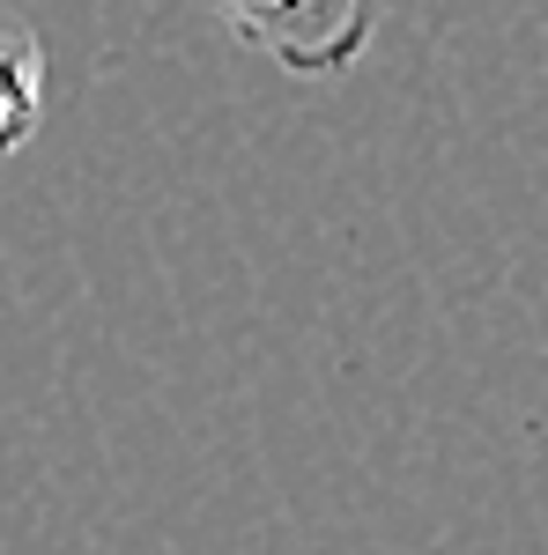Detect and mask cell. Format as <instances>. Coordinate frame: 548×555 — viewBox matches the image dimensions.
<instances>
[{
    "label": "cell",
    "instance_id": "7a4b0ae2",
    "mask_svg": "<svg viewBox=\"0 0 548 555\" xmlns=\"http://www.w3.org/2000/svg\"><path fill=\"white\" fill-rule=\"evenodd\" d=\"M44 127V44L0 23V164L23 156Z\"/></svg>",
    "mask_w": 548,
    "mask_h": 555
},
{
    "label": "cell",
    "instance_id": "6da1fadb",
    "mask_svg": "<svg viewBox=\"0 0 548 555\" xmlns=\"http://www.w3.org/2000/svg\"><path fill=\"white\" fill-rule=\"evenodd\" d=\"M208 8L245 52L275 60L282 75L334 82L371 52L385 0H208Z\"/></svg>",
    "mask_w": 548,
    "mask_h": 555
}]
</instances>
